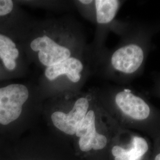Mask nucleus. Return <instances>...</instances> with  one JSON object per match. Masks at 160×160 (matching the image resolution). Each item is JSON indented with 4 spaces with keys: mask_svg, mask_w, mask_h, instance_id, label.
Here are the masks:
<instances>
[{
    "mask_svg": "<svg viewBox=\"0 0 160 160\" xmlns=\"http://www.w3.org/2000/svg\"><path fill=\"white\" fill-rule=\"evenodd\" d=\"M30 63L42 70L90 53L80 24L70 17L31 20L20 38Z\"/></svg>",
    "mask_w": 160,
    "mask_h": 160,
    "instance_id": "1",
    "label": "nucleus"
},
{
    "mask_svg": "<svg viewBox=\"0 0 160 160\" xmlns=\"http://www.w3.org/2000/svg\"><path fill=\"white\" fill-rule=\"evenodd\" d=\"M103 108L119 126L152 138L160 129V112L144 97L123 87L97 89Z\"/></svg>",
    "mask_w": 160,
    "mask_h": 160,
    "instance_id": "2",
    "label": "nucleus"
},
{
    "mask_svg": "<svg viewBox=\"0 0 160 160\" xmlns=\"http://www.w3.org/2000/svg\"><path fill=\"white\" fill-rule=\"evenodd\" d=\"M149 34L143 32L128 36L121 44L106 52L97 65L105 77L115 80L131 79L143 69L148 55Z\"/></svg>",
    "mask_w": 160,
    "mask_h": 160,
    "instance_id": "3",
    "label": "nucleus"
},
{
    "mask_svg": "<svg viewBox=\"0 0 160 160\" xmlns=\"http://www.w3.org/2000/svg\"><path fill=\"white\" fill-rule=\"evenodd\" d=\"M93 72L91 54L67 59L42 70L38 86L43 99L80 92Z\"/></svg>",
    "mask_w": 160,
    "mask_h": 160,
    "instance_id": "4",
    "label": "nucleus"
},
{
    "mask_svg": "<svg viewBox=\"0 0 160 160\" xmlns=\"http://www.w3.org/2000/svg\"><path fill=\"white\" fill-rule=\"evenodd\" d=\"M122 128L103 108L97 96L80 123L75 136L80 151L84 153L103 152Z\"/></svg>",
    "mask_w": 160,
    "mask_h": 160,
    "instance_id": "5",
    "label": "nucleus"
},
{
    "mask_svg": "<svg viewBox=\"0 0 160 160\" xmlns=\"http://www.w3.org/2000/svg\"><path fill=\"white\" fill-rule=\"evenodd\" d=\"M57 96L67 109H64L55 97L48 98L55 104V108L49 115L52 125L65 135L74 136L80 123L96 97V88L65 92Z\"/></svg>",
    "mask_w": 160,
    "mask_h": 160,
    "instance_id": "6",
    "label": "nucleus"
},
{
    "mask_svg": "<svg viewBox=\"0 0 160 160\" xmlns=\"http://www.w3.org/2000/svg\"><path fill=\"white\" fill-rule=\"evenodd\" d=\"M43 100L38 86L29 82L0 84V126L17 123L29 108Z\"/></svg>",
    "mask_w": 160,
    "mask_h": 160,
    "instance_id": "7",
    "label": "nucleus"
},
{
    "mask_svg": "<svg viewBox=\"0 0 160 160\" xmlns=\"http://www.w3.org/2000/svg\"><path fill=\"white\" fill-rule=\"evenodd\" d=\"M109 149L112 160H149L152 152L146 138L122 128L112 141Z\"/></svg>",
    "mask_w": 160,
    "mask_h": 160,
    "instance_id": "8",
    "label": "nucleus"
},
{
    "mask_svg": "<svg viewBox=\"0 0 160 160\" xmlns=\"http://www.w3.org/2000/svg\"><path fill=\"white\" fill-rule=\"evenodd\" d=\"M0 63L9 79L26 75L30 63L18 36L0 31Z\"/></svg>",
    "mask_w": 160,
    "mask_h": 160,
    "instance_id": "9",
    "label": "nucleus"
},
{
    "mask_svg": "<svg viewBox=\"0 0 160 160\" xmlns=\"http://www.w3.org/2000/svg\"><path fill=\"white\" fill-rule=\"evenodd\" d=\"M122 3L123 1L119 0H94L97 30L94 44L90 46L94 57H100L106 51L103 43L108 31L114 29L122 32L124 29L116 24L115 20Z\"/></svg>",
    "mask_w": 160,
    "mask_h": 160,
    "instance_id": "10",
    "label": "nucleus"
},
{
    "mask_svg": "<svg viewBox=\"0 0 160 160\" xmlns=\"http://www.w3.org/2000/svg\"><path fill=\"white\" fill-rule=\"evenodd\" d=\"M30 21L18 1L0 0V31L20 37Z\"/></svg>",
    "mask_w": 160,
    "mask_h": 160,
    "instance_id": "11",
    "label": "nucleus"
},
{
    "mask_svg": "<svg viewBox=\"0 0 160 160\" xmlns=\"http://www.w3.org/2000/svg\"><path fill=\"white\" fill-rule=\"evenodd\" d=\"M73 4L83 17L95 23V6L94 0L74 1Z\"/></svg>",
    "mask_w": 160,
    "mask_h": 160,
    "instance_id": "12",
    "label": "nucleus"
},
{
    "mask_svg": "<svg viewBox=\"0 0 160 160\" xmlns=\"http://www.w3.org/2000/svg\"><path fill=\"white\" fill-rule=\"evenodd\" d=\"M153 139V145L149 160H160V129Z\"/></svg>",
    "mask_w": 160,
    "mask_h": 160,
    "instance_id": "13",
    "label": "nucleus"
},
{
    "mask_svg": "<svg viewBox=\"0 0 160 160\" xmlns=\"http://www.w3.org/2000/svg\"><path fill=\"white\" fill-rule=\"evenodd\" d=\"M7 80H10V79H9L8 77L6 74V72H4V69L1 66V64L0 63V82Z\"/></svg>",
    "mask_w": 160,
    "mask_h": 160,
    "instance_id": "14",
    "label": "nucleus"
},
{
    "mask_svg": "<svg viewBox=\"0 0 160 160\" xmlns=\"http://www.w3.org/2000/svg\"><path fill=\"white\" fill-rule=\"evenodd\" d=\"M155 92L158 96L160 97V78L158 80L155 86Z\"/></svg>",
    "mask_w": 160,
    "mask_h": 160,
    "instance_id": "15",
    "label": "nucleus"
},
{
    "mask_svg": "<svg viewBox=\"0 0 160 160\" xmlns=\"http://www.w3.org/2000/svg\"></svg>",
    "mask_w": 160,
    "mask_h": 160,
    "instance_id": "16",
    "label": "nucleus"
}]
</instances>
